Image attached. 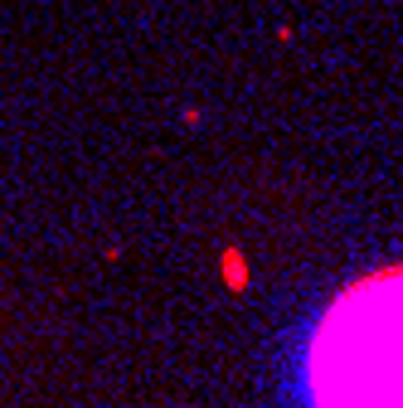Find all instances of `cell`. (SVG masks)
<instances>
[{"instance_id": "6da1fadb", "label": "cell", "mask_w": 403, "mask_h": 408, "mask_svg": "<svg viewBox=\"0 0 403 408\" xmlns=\"http://www.w3.org/2000/svg\"><path fill=\"white\" fill-rule=\"evenodd\" d=\"M316 408H403V268L345 287L311 340Z\"/></svg>"}]
</instances>
